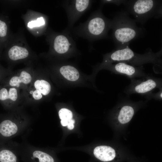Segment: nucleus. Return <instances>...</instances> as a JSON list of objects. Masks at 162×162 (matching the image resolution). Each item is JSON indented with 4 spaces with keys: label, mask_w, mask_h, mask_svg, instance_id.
Returning a JSON list of instances; mask_svg holds the SVG:
<instances>
[{
    "label": "nucleus",
    "mask_w": 162,
    "mask_h": 162,
    "mask_svg": "<svg viewBox=\"0 0 162 162\" xmlns=\"http://www.w3.org/2000/svg\"><path fill=\"white\" fill-rule=\"evenodd\" d=\"M112 38L116 49L129 46L132 41L144 34V30L138 27L135 20L130 18L128 12H118L111 20Z\"/></svg>",
    "instance_id": "nucleus-1"
},
{
    "label": "nucleus",
    "mask_w": 162,
    "mask_h": 162,
    "mask_svg": "<svg viewBox=\"0 0 162 162\" xmlns=\"http://www.w3.org/2000/svg\"><path fill=\"white\" fill-rule=\"evenodd\" d=\"M102 8L100 6L91 14L86 21L73 28L71 30L73 34L91 42L108 38L111 20L104 15Z\"/></svg>",
    "instance_id": "nucleus-2"
},
{
    "label": "nucleus",
    "mask_w": 162,
    "mask_h": 162,
    "mask_svg": "<svg viewBox=\"0 0 162 162\" xmlns=\"http://www.w3.org/2000/svg\"><path fill=\"white\" fill-rule=\"evenodd\" d=\"M161 54V49L156 53L150 50L143 54H138L133 51L128 46L116 49L106 54L102 64L105 65L122 62L136 66H142L143 64L147 63L160 65L162 64Z\"/></svg>",
    "instance_id": "nucleus-3"
},
{
    "label": "nucleus",
    "mask_w": 162,
    "mask_h": 162,
    "mask_svg": "<svg viewBox=\"0 0 162 162\" xmlns=\"http://www.w3.org/2000/svg\"><path fill=\"white\" fill-rule=\"evenodd\" d=\"M134 20L143 24L150 18L162 16V1L156 0H126L124 4Z\"/></svg>",
    "instance_id": "nucleus-4"
},
{
    "label": "nucleus",
    "mask_w": 162,
    "mask_h": 162,
    "mask_svg": "<svg viewBox=\"0 0 162 162\" xmlns=\"http://www.w3.org/2000/svg\"><path fill=\"white\" fill-rule=\"evenodd\" d=\"M46 40L49 45L50 52L64 55L74 51L76 45L69 31L56 32L48 28L45 34Z\"/></svg>",
    "instance_id": "nucleus-5"
},
{
    "label": "nucleus",
    "mask_w": 162,
    "mask_h": 162,
    "mask_svg": "<svg viewBox=\"0 0 162 162\" xmlns=\"http://www.w3.org/2000/svg\"><path fill=\"white\" fill-rule=\"evenodd\" d=\"M7 57L13 63L25 61L32 57L33 53L22 32L13 34L9 40Z\"/></svg>",
    "instance_id": "nucleus-6"
},
{
    "label": "nucleus",
    "mask_w": 162,
    "mask_h": 162,
    "mask_svg": "<svg viewBox=\"0 0 162 162\" xmlns=\"http://www.w3.org/2000/svg\"><path fill=\"white\" fill-rule=\"evenodd\" d=\"M143 79L136 80L131 79V82L124 90L127 94H137L147 96L152 93L156 88L162 89V80L160 79L147 76Z\"/></svg>",
    "instance_id": "nucleus-7"
},
{
    "label": "nucleus",
    "mask_w": 162,
    "mask_h": 162,
    "mask_svg": "<svg viewBox=\"0 0 162 162\" xmlns=\"http://www.w3.org/2000/svg\"><path fill=\"white\" fill-rule=\"evenodd\" d=\"M93 1L90 0H73L64 1L62 6L65 9L68 19L67 30L73 28L74 24L90 8Z\"/></svg>",
    "instance_id": "nucleus-8"
},
{
    "label": "nucleus",
    "mask_w": 162,
    "mask_h": 162,
    "mask_svg": "<svg viewBox=\"0 0 162 162\" xmlns=\"http://www.w3.org/2000/svg\"><path fill=\"white\" fill-rule=\"evenodd\" d=\"M23 16L27 28L33 34L40 35L46 34L47 30L48 19L44 14L28 10Z\"/></svg>",
    "instance_id": "nucleus-9"
},
{
    "label": "nucleus",
    "mask_w": 162,
    "mask_h": 162,
    "mask_svg": "<svg viewBox=\"0 0 162 162\" xmlns=\"http://www.w3.org/2000/svg\"><path fill=\"white\" fill-rule=\"evenodd\" d=\"M116 74L124 75L131 79L143 78L147 76L143 71L142 66H136L124 62H117L105 65Z\"/></svg>",
    "instance_id": "nucleus-10"
},
{
    "label": "nucleus",
    "mask_w": 162,
    "mask_h": 162,
    "mask_svg": "<svg viewBox=\"0 0 162 162\" xmlns=\"http://www.w3.org/2000/svg\"><path fill=\"white\" fill-rule=\"evenodd\" d=\"M33 80L32 72L28 69H25L9 77H5L1 85L15 87L19 90L22 88L26 89Z\"/></svg>",
    "instance_id": "nucleus-11"
},
{
    "label": "nucleus",
    "mask_w": 162,
    "mask_h": 162,
    "mask_svg": "<svg viewBox=\"0 0 162 162\" xmlns=\"http://www.w3.org/2000/svg\"><path fill=\"white\" fill-rule=\"evenodd\" d=\"M26 89L30 98L34 100L38 101L41 100L43 95L46 96L50 93L51 86L47 81L37 79L33 80Z\"/></svg>",
    "instance_id": "nucleus-12"
},
{
    "label": "nucleus",
    "mask_w": 162,
    "mask_h": 162,
    "mask_svg": "<svg viewBox=\"0 0 162 162\" xmlns=\"http://www.w3.org/2000/svg\"><path fill=\"white\" fill-rule=\"evenodd\" d=\"M19 89L0 85V103L5 109L11 108L20 99Z\"/></svg>",
    "instance_id": "nucleus-13"
},
{
    "label": "nucleus",
    "mask_w": 162,
    "mask_h": 162,
    "mask_svg": "<svg viewBox=\"0 0 162 162\" xmlns=\"http://www.w3.org/2000/svg\"><path fill=\"white\" fill-rule=\"evenodd\" d=\"M93 153L97 158L105 162L112 160L116 156L115 150L111 147L106 146L96 147L94 149Z\"/></svg>",
    "instance_id": "nucleus-14"
},
{
    "label": "nucleus",
    "mask_w": 162,
    "mask_h": 162,
    "mask_svg": "<svg viewBox=\"0 0 162 162\" xmlns=\"http://www.w3.org/2000/svg\"><path fill=\"white\" fill-rule=\"evenodd\" d=\"M134 112V108L132 105L130 104L122 105L118 113L117 119L122 124H126L131 119Z\"/></svg>",
    "instance_id": "nucleus-15"
},
{
    "label": "nucleus",
    "mask_w": 162,
    "mask_h": 162,
    "mask_svg": "<svg viewBox=\"0 0 162 162\" xmlns=\"http://www.w3.org/2000/svg\"><path fill=\"white\" fill-rule=\"evenodd\" d=\"M59 71L66 79L70 81H76L79 77L78 70L74 67L71 65L62 66L59 69Z\"/></svg>",
    "instance_id": "nucleus-16"
},
{
    "label": "nucleus",
    "mask_w": 162,
    "mask_h": 162,
    "mask_svg": "<svg viewBox=\"0 0 162 162\" xmlns=\"http://www.w3.org/2000/svg\"><path fill=\"white\" fill-rule=\"evenodd\" d=\"M0 162H18L16 154L0 143Z\"/></svg>",
    "instance_id": "nucleus-17"
},
{
    "label": "nucleus",
    "mask_w": 162,
    "mask_h": 162,
    "mask_svg": "<svg viewBox=\"0 0 162 162\" xmlns=\"http://www.w3.org/2000/svg\"><path fill=\"white\" fill-rule=\"evenodd\" d=\"M33 162H54L53 158L48 154L40 150L34 151L31 155Z\"/></svg>",
    "instance_id": "nucleus-18"
},
{
    "label": "nucleus",
    "mask_w": 162,
    "mask_h": 162,
    "mask_svg": "<svg viewBox=\"0 0 162 162\" xmlns=\"http://www.w3.org/2000/svg\"><path fill=\"white\" fill-rule=\"evenodd\" d=\"M58 115L61 120H69L73 117L72 112L66 108L61 109L58 112Z\"/></svg>",
    "instance_id": "nucleus-19"
},
{
    "label": "nucleus",
    "mask_w": 162,
    "mask_h": 162,
    "mask_svg": "<svg viewBox=\"0 0 162 162\" xmlns=\"http://www.w3.org/2000/svg\"><path fill=\"white\" fill-rule=\"evenodd\" d=\"M8 26L6 22L0 19V38H6L9 36Z\"/></svg>",
    "instance_id": "nucleus-20"
},
{
    "label": "nucleus",
    "mask_w": 162,
    "mask_h": 162,
    "mask_svg": "<svg viewBox=\"0 0 162 162\" xmlns=\"http://www.w3.org/2000/svg\"><path fill=\"white\" fill-rule=\"evenodd\" d=\"M126 0H103L100 1V6H102L105 4H114L118 6L121 4H124Z\"/></svg>",
    "instance_id": "nucleus-21"
},
{
    "label": "nucleus",
    "mask_w": 162,
    "mask_h": 162,
    "mask_svg": "<svg viewBox=\"0 0 162 162\" xmlns=\"http://www.w3.org/2000/svg\"><path fill=\"white\" fill-rule=\"evenodd\" d=\"M147 98H155L156 99H162V89L160 90L159 92L156 93H152L149 95L146 96Z\"/></svg>",
    "instance_id": "nucleus-22"
},
{
    "label": "nucleus",
    "mask_w": 162,
    "mask_h": 162,
    "mask_svg": "<svg viewBox=\"0 0 162 162\" xmlns=\"http://www.w3.org/2000/svg\"><path fill=\"white\" fill-rule=\"evenodd\" d=\"M7 74V71L0 68V84L6 77Z\"/></svg>",
    "instance_id": "nucleus-23"
},
{
    "label": "nucleus",
    "mask_w": 162,
    "mask_h": 162,
    "mask_svg": "<svg viewBox=\"0 0 162 162\" xmlns=\"http://www.w3.org/2000/svg\"><path fill=\"white\" fill-rule=\"evenodd\" d=\"M74 123L75 120L74 119H70L67 125L68 128L70 130L73 129L74 128Z\"/></svg>",
    "instance_id": "nucleus-24"
},
{
    "label": "nucleus",
    "mask_w": 162,
    "mask_h": 162,
    "mask_svg": "<svg viewBox=\"0 0 162 162\" xmlns=\"http://www.w3.org/2000/svg\"><path fill=\"white\" fill-rule=\"evenodd\" d=\"M69 120H61V123L63 126H66L68 125Z\"/></svg>",
    "instance_id": "nucleus-25"
}]
</instances>
